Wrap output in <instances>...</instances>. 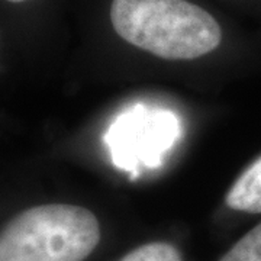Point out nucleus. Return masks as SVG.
Instances as JSON below:
<instances>
[{"label": "nucleus", "instance_id": "nucleus-2", "mask_svg": "<svg viewBox=\"0 0 261 261\" xmlns=\"http://www.w3.org/2000/svg\"><path fill=\"white\" fill-rule=\"evenodd\" d=\"M99 241V221L90 211L63 203L35 206L2 229L0 261H83Z\"/></svg>", "mask_w": 261, "mask_h": 261}, {"label": "nucleus", "instance_id": "nucleus-4", "mask_svg": "<svg viewBox=\"0 0 261 261\" xmlns=\"http://www.w3.org/2000/svg\"><path fill=\"white\" fill-rule=\"evenodd\" d=\"M219 261H261V222L245 233Z\"/></svg>", "mask_w": 261, "mask_h": 261}, {"label": "nucleus", "instance_id": "nucleus-3", "mask_svg": "<svg viewBox=\"0 0 261 261\" xmlns=\"http://www.w3.org/2000/svg\"><path fill=\"white\" fill-rule=\"evenodd\" d=\"M225 202L233 211L261 214V155L235 180Z\"/></svg>", "mask_w": 261, "mask_h": 261}, {"label": "nucleus", "instance_id": "nucleus-5", "mask_svg": "<svg viewBox=\"0 0 261 261\" xmlns=\"http://www.w3.org/2000/svg\"><path fill=\"white\" fill-rule=\"evenodd\" d=\"M121 261H181V255L171 244L149 243L128 252Z\"/></svg>", "mask_w": 261, "mask_h": 261}, {"label": "nucleus", "instance_id": "nucleus-6", "mask_svg": "<svg viewBox=\"0 0 261 261\" xmlns=\"http://www.w3.org/2000/svg\"><path fill=\"white\" fill-rule=\"evenodd\" d=\"M5 2H9V3H23L27 0H5Z\"/></svg>", "mask_w": 261, "mask_h": 261}, {"label": "nucleus", "instance_id": "nucleus-1", "mask_svg": "<svg viewBox=\"0 0 261 261\" xmlns=\"http://www.w3.org/2000/svg\"><path fill=\"white\" fill-rule=\"evenodd\" d=\"M116 34L164 60H195L222 41L218 20L187 0H112Z\"/></svg>", "mask_w": 261, "mask_h": 261}]
</instances>
